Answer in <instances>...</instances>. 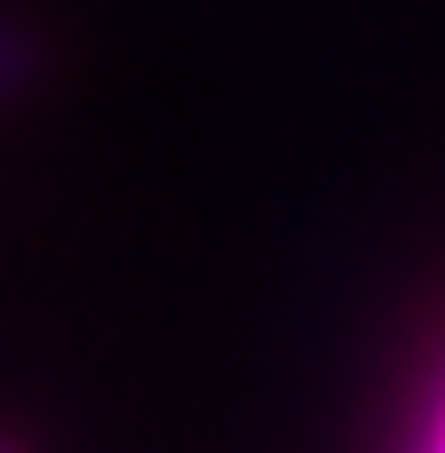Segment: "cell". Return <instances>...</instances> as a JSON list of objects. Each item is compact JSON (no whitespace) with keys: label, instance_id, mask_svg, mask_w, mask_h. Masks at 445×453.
<instances>
[{"label":"cell","instance_id":"cell-1","mask_svg":"<svg viewBox=\"0 0 445 453\" xmlns=\"http://www.w3.org/2000/svg\"><path fill=\"white\" fill-rule=\"evenodd\" d=\"M422 453H445V382H438V398H430V438H422Z\"/></svg>","mask_w":445,"mask_h":453},{"label":"cell","instance_id":"cell-2","mask_svg":"<svg viewBox=\"0 0 445 453\" xmlns=\"http://www.w3.org/2000/svg\"><path fill=\"white\" fill-rule=\"evenodd\" d=\"M8 72H16V48H8V40H0V80H8Z\"/></svg>","mask_w":445,"mask_h":453}]
</instances>
